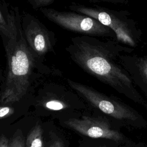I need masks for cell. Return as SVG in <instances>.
<instances>
[{
	"label": "cell",
	"instance_id": "1",
	"mask_svg": "<svg viewBox=\"0 0 147 147\" xmlns=\"http://www.w3.org/2000/svg\"><path fill=\"white\" fill-rule=\"evenodd\" d=\"M65 49L84 72L147 110V102L119 62L121 55L131 53L134 48L115 40L82 35L72 37Z\"/></svg>",
	"mask_w": 147,
	"mask_h": 147
},
{
	"label": "cell",
	"instance_id": "2",
	"mask_svg": "<svg viewBox=\"0 0 147 147\" xmlns=\"http://www.w3.org/2000/svg\"><path fill=\"white\" fill-rule=\"evenodd\" d=\"M8 18L10 36L2 38L6 58L1 94L2 104L20 100L36 80L62 75L60 70L50 67L39 59L28 45L22 33L21 13L17 7L9 8Z\"/></svg>",
	"mask_w": 147,
	"mask_h": 147
},
{
	"label": "cell",
	"instance_id": "3",
	"mask_svg": "<svg viewBox=\"0 0 147 147\" xmlns=\"http://www.w3.org/2000/svg\"><path fill=\"white\" fill-rule=\"evenodd\" d=\"M68 85L93 107L122 127L142 129L147 126V121L136 110L113 95L103 94L87 85L66 79Z\"/></svg>",
	"mask_w": 147,
	"mask_h": 147
},
{
	"label": "cell",
	"instance_id": "4",
	"mask_svg": "<svg viewBox=\"0 0 147 147\" xmlns=\"http://www.w3.org/2000/svg\"><path fill=\"white\" fill-rule=\"evenodd\" d=\"M73 11L90 17L112 30L116 41L135 48L139 45L142 32L127 10H114L102 6H88L79 4L70 5Z\"/></svg>",
	"mask_w": 147,
	"mask_h": 147
},
{
	"label": "cell",
	"instance_id": "5",
	"mask_svg": "<svg viewBox=\"0 0 147 147\" xmlns=\"http://www.w3.org/2000/svg\"><path fill=\"white\" fill-rule=\"evenodd\" d=\"M41 13L51 22L69 31L96 37H108L116 40L114 32L97 20L73 11H59L41 8Z\"/></svg>",
	"mask_w": 147,
	"mask_h": 147
},
{
	"label": "cell",
	"instance_id": "6",
	"mask_svg": "<svg viewBox=\"0 0 147 147\" xmlns=\"http://www.w3.org/2000/svg\"><path fill=\"white\" fill-rule=\"evenodd\" d=\"M64 124L80 134L92 139H106L123 144L131 140L125 135L119 126L105 115H83L80 118H70Z\"/></svg>",
	"mask_w": 147,
	"mask_h": 147
},
{
	"label": "cell",
	"instance_id": "7",
	"mask_svg": "<svg viewBox=\"0 0 147 147\" xmlns=\"http://www.w3.org/2000/svg\"><path fill=\"white\" fill-rule=\"evenodd\" d=\"M21 22L22 33L28 45L39 59L45 61V55L54 52L56 42L54 33L29 13L21 14Z\"/></svg>",
	"mask_w": 147,
	"mask_h": 147
},
{
	"label": "cell",
	"instance_id": "8",
	"mask_svg": "<svg viewBox=\"0 0 147 147\" xmlns=\"http://www.w3.org/2000/svg\"><path fill=\"white\" fill-rule=\"evenodd\" d=\"M119 62L135 86L138 87L147 98V56L124 53L120 56Z\"/></svg>",
	"mask_w": 147,
	"mask_h": 147
},
{
	"label": "cell",
	"instance_id": "9",
	"mask_svg": "<svg viewBox=\"0 0 147 147\" xmlns=\"http://www.w3.org/2000/svg\"><path fill=\"white\" fill-rule=\"evenodd\" d=\"M9 6L4 0H0V36L9 37L11 31L8 18Z\"/></svg>",
	"mask_w": 147,
	"mask_h": 147
},
{
	"label": "cell",
	"instance_id": "10",
	"mask_svg": "<svg viewBox=\"0 0 147 147\" xmlns=\"http://www.w3.org/2000/svg\"><path fill=\"white\" fill-rule=\"evenodd\" d=\"M42 129L40 124L37 123L29 133L26 147H43Z\"/></svg>",
	"mask_w": 147,
	"mask_h": 147
},
{
	"label": "cell",
	"instance_id": "11",
	"mask_svg": "<svg viewBox=\"0 0 147 147\" xmlns=\"http://www.w3.org/2000/svg\"><path fill=\"white\" fill-rule=\"evenodd\" d=\"M42 105L47 109L55 111L63 110L68 107V105L64 100L53 97L42 101Z\"/></svg>",
	"mask_w": 147,
	"mask_h": 147
},
{
	"label": "cell",
	"instance_id": "12",
	"mask_svg": "<svg viewBox=\"0 0 147 147\" xmlns=\"http://www.w3.org/2000/svg\"><path fill=\"white\" fill-rule=\"evenodd\" d=\"M121 144L110 140L98 139V141L90 147H119Z\"/></svg>",
	"mask_w": 147,
	"mask_h": 147
},
{
	"label": "cell",
	"instance_id": "13",
	"mask_svg": "<svg viewBox=\"0 0 147 147\" xmlns=\"http://www.w3.org/2000/svg\"><path fill=\"white\" fill-rule=\"evenodd\" d=\"M56 0H27L33 9H41L50 5ZM80 1V0H79Z\"/></svg>",
	"mask_w": 147,
	"mask_h": 147
},
{
	"label": "cell",
	"instance_id": "14",
	"mask_svg": "<svg viewBox=\"0 0 147 147\" xmlns=\"http://www.w3.org/2000/svg\"><path fill=\"white\" fill-rule=\"evenodd\" d=\"M9 147H25V143L21 134H16L9 142Z\"/></svg>",
	"mask_w": 147,
	"mask_h": 147
},
{
	"label": "cell",
	"instance_id": "15",
	"mask_svg": "<svg viewBox=\"0 0 147 147\" xmlns=\"http://www.w3.org/2000/svg\"><path fill=\"white\" fill-rule=\"evenodd\" d=\"M14 112L13 108L10 107H0V118H5L12 115Z\"/></svg>",
	"mask_w": 147,
	"mask_h": 147
},
{
	"label": "cell",
	"instance_id": "16",
	"mask_svg": "<svg viewBox=\"0 0 147 147\" xmlns=\"http://www.w3.org/2000/svg\"><path fill=\"white\" fill-rule=\"evenodd\" d=\"M98 1H101L106 3H110L114 4H127L129 2V0H96Z\"/></svg>",
	"mask_w": 147,
	"mask_h": 147
},
{
	"label": "cell",
	"instance_id": "17",
	"mask_svg": "<svg viewBox=\"0 0 147 147\" xmlns=\"http://www.w3.org/2000/svg\"><path fill=\"white\" fill-rule=\"evenodd\" d=\"M9 142L8 139L4 135H1L0 137V147H9Z\"/></svg>",
	"mask_w": 147,
	"mask_h": 147
},
{
	"label": "cell",
	"instance_id": "18",
	"mask_svg": "<svg viewBox=\"0 0 147 147\" xmlns=\"http://www.w3.org/2000/svg\"><path fill=\"white\" fill-rule=\"evenodd\" d=\"M49 147H64L62 141L60 140H56Z\"/></svg>",
	"mask_w": 147,
	"mask_h": 147
},
{
	"label": "cell",
	"instance_id": "19",
	"mask_svg": "<svg viewBox=\"0 0 147 147\" xmlns=\"http://www.w3.org/2000/svg\"><path fill=\"white\" fill-rule=\"evenodd\" d=\"M135 142H133V141H131L129 142L123 144H121L119 147H134L135 145Z\"/></svg>",
	"mask_w": 147,
	"mask_h": 147
},
{
	"label": "cell",
	"instance_id": "20",
	"mask_svg": "<svg viewBox=\"0 0 147 147\" xmlns=\"http://www.w3.org/2000/svg\"><path fill=\"white\" fill-rule=\"evenodd\" d=\"M134 147H147V142H140L138 143H136Z\"/></svg>",
	"mask_w": 147,
	"mask_h": 147
},
{
	"label": "cell",
	"instance_id": "21",
	"mask_svg": "<svg viewBox=\"0 0 147 147\" xmlns=\"http://www.w3.org/2000/svg\"><path fill=\"white\" fill-rule=\"evenodd\" d=\"M4 81V72L2 71L0 66V82H3Z\"/></svg>",
	"mask_w": 147,
	"mask_h": 147
}]
</instances>
